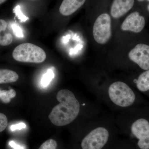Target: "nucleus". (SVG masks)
I'll use <instances>...</instances> for the list:
<instances>
[{
	"label": "nucleus",
	"instance_id": "1",
	"mask_svg": "<svg viewBox=\"0 0 149 149\" xmlns=\"http://www.w3.org/2000/svg\"><path fill=\"white\" fill-rule=\"evenodd\" d=\"M95 96L100 101L116 112L133 109L137 100L136 93L133 89L120 81L111 83Z\"/></svg>",
	"mask_w": 149,
	"mask_h": 149
},
{
	"label": "nucleus",
	"instance_id": "2",
	"mask_svg": "<svg viewBox=\"0 0 149 149\" xmlns=\"http://www.w3.org/2000/svg\"><path fill=\"white\" fill-rule=\"evenodd\" d=\"M114 116L117 128L128 130L138 139L141 149H149V119L144 116L137 117L132 109L118 112Z\"/></svg>",
	"mask_w": 149,
	"mask_h": 149
},
{
	"label": "nucleus",
	"instance_id": "3",
	"mask_svg": "<svg viewBox=\"0 0 149 149\" xmlns=\"http://www.w3.org/2000/svg\"><path fill=\"white\" fill-rule=\"evenodd\" d=\"M56 99L59 102L52 110L49 118L56 126H65L73 122L80 113V102L74 93L67 89L59 91Z\"/></svg>",
	"mask_w": 149,
	"mask_h": 149
},
{
	"label": "nucleus",
	"instance_id": "4",
	"mask_svg": "<svg viewBox=\"0 0 149 149\" xmlns=\"http://www.w3.org/2000/svg\"><path fill=\"white\" fill-rule=\"evenodd\" d=\"M92 129L82 140V149H102L109 140L111 128L116 127L114 116L99 114L91 120Z\"/></svg>",
	"mask_w": 149,
	"mask_h": 149
},
{
	"label": "nucleus",
	"instance_id": "5",
	"mask_svg": "<svg viewBox=\"0 0 149 149\" xmlns=\"http://www.w3.org/2000/svg\"><path fill=\"white\" fill-rule=\"evenodd\" d=\"M12 54L15 60L21 62L41 63L45 61L47 57L45 52L42 49L29 43L17 46Z\"/></svg>",
	"mask_w": 149,
	"mask_h": 149
},
{
	"label": "nucleus",
	"instance_id": "6",
	"mask_svg": "<svg viewBox=\"0 0 149 149\" xmlns=\"http://www.w3.org/2000/svg\"><path fill=\"white\" fill-rule=\"evenodd\" d=\"M111 19L109 15L103 13L95 21L93 27V35L97 42L104 45L109 41L111 37Z\"/></svg>",
	"mask_w": 149,
	"mask_h": 149
},
{
	"label": "nucleus",
	"instance_id": "7",
	"mask_svg": "<svg viewBox=\"0 0 149 149\" xmlns=\"http://www.w3.org/2000/svg\"><path fill=\"white\" fill-rule=\"evenodd\" d=\"M130 60L138 65L141 69L149 70V46L139 44L132 49L128 54Z\"/></svg>",
	"mask_w": 149,
	"mask_h": 149
},
{
	"label": "nucleus",
	"instance_id": "8",
	"mask_svg": "<svg viewBox=\"0 0 149 149\" xmlns=\"http://www.w3.org/2000/svg\"><path fill=\"white\" fill-rule=\"evenodd\" d=\"M146 24L144 17L141 16L138 12L130 14L123 22L121 29L123 31L139 33L143 29Z\"/></svg>",
	"mask_w": 149,
	"mask_h": 149
},
{
	"label": "nucleus",
	"instance_id": "9",
	"mask_svg": "<svg viewBox=\"0 0 149 149\" xmlns=\"http://www.w3.org/2000/svg\"><path fill=\"white\" fill-rule=\"evenodd\" d=\"M134 3V0H114L111 9L112 17L118 18L123 16L132 8Z\"/></svg>",
	"mask_w": 149,
	"mask_h": 149
},
{
	"label": "nucleus",
	"instance_id": "10",
	"mask_svg": "<svg viewBox=\"0 0 149 149\" xmlns=\"http://www.w3.org/2000/svg\"><path fill=\"white\" fill-rule=\"evenodd\" d=\"M86 0H63L60 7L59 11L64 16L74 13L84 4Z\"/></svg>",
	"mask_w": 149,
	"mask_h": 149
},
{
	"label": "nucleus",
	"instance_id": "11",
	"mask_svg": "<svg viewBox=\"0 0 149 149\" xmlns=\"http://www.w3.org/2000/svg\"><path fill=\"white\" fill-rule=\"evenodd\" d=\"M136 88L142 93L149 92V70L140 74L137 79L133 80Z\"/></svg>",
	"mask_w": 149,
	"mask_h": 149
},
{
	"label": "nucleus",
	"instance_id": "12",
	"mask_svg": "<svg viewBox=\"0 0 149 149\" xmlns=\"http://www.w3.org/2000/svg\"><path fill=\"white\" fill-rule=\"evenodd\" d=\"M7 22L0 19V45L3 46L9 45L13 41V37L10 32L6 31Z\"/></svg>",
	"mask_w": 149,
	"mask_h": 149
},
{
	"label": "nucleus",
	"instance_id": "13",
	"mask_svg": "<svg viewBox=\"0 0 149 149\" xmlns=\"http://www.w3.org/2000/svg\"><path fill=\"white\" fill-rule=\"evenodd\" d=\"M19 75L16 72L8 69H0V84L16 82Z\"/></svg>",
	"mask_w": 149,
	"mask_h": 149
},
{
	"label": "nucleus",
	"instance_id": "14",
	"mask_svg": "<svg viewBox=\"0 0 149 149\" xmlns=\"http://www.w3.org/2000/svg\"><path fill=\"white\" fill-rule=\"evenodd\" d=\"M16 95V92L13 89H10L8 91L0 90V100L4 103L10 102L11 99L14 98Z\"/></svg>",
	"mask_w": 149,
	"mask_h": 149
},
{
	"label": "nucleus",
	"instance_id": "15",
	"mask_svg": "<svg viewBox=\"0 0 149 149\" xmlns=\"http://www.w3.org/2000/svg\"><path fill=\"white\" fill-rule=\"evenodd\" d=\"M54 77V73L52 69H49L43 75L41 80V84L43 87H46L49 85L51 81Z\"/></svg>",
	"mask_w": 149,
	"mask_h": 149
},
{
	"label": "nucleus",
	"instance_id": "16",
	"mask_svg": "<svg viewBox=\"0 0 149 149\" xmlns=\"http://www.w3.org/2000/svg\"><path fill=\"white\" fill-rule=\"evenodd\" d=\"M57 146V144L54 140L49 139L44 142L39 149H56Z\"/></svg>",
	"mask_w": 149,
	"mask_h": 149
},
{
	"label": "nucleus",
	"instance_id": "17",
	"mask_svg": "<svg viewBox=\"0 0 149 149\" xmlns=\"http://www.w3.org/2000/svg\"><path fill=\"white\" fill-rule=\"evenodd\" d=\"M10 27L12 29L14 35L16 37L19 38H22L24 37L23 31L18 24L13 22L11 24Z\"/></svg>",
	"mask_w": 149,
	"mask_h": 149
},
{
	"label": "nucleus",
	"instance_id": "18",
	"mask_svg": "<svg viewBox=\"0 0 149 149\" xmlns=\"http://www.w3.org/2000/svg\"><path fill=\"white\" fill-rule=\"evenodd\" d=\"M14 12L21 22H24L29 19L28 17L24 15L22 12L20 6H17L14 9Z\"/></svg>",
	"mask_w": 149,
	"mask_h": 149
},
{
	"label": "nucleus",
	"instance_id": "19",
	"mask_svg": "<svg viewBox=\"0 0 149 149\" xmlns=\"http://www.w3.org/2000/svg\"><path fill=\"white\" fill-rule=\"evenodd\" d=\"M8 119L6 116L3 113H0V132L6 129L8 125Z\"/></svg>",
	"mask_w": 149,
	"mask_h": 149
},
{
	"label": "nucleus",
	"instance_id": "20",
	"mask_svg": "<svg viewBox=\"0 0 149 149\" xmlns=\"http://www.w3.org/2000/svg\"><path fill=\"white\" fill-rule=\"evenodd\" d=\"M26 125L25 123H20L18 124L11 125L10 129L12 131H15L17 130H21L22 129L26 128Z\"/></svg>",
	"mask_w": 149,
	"mask_h": 149
},
{
	"label": "nucleus",
	"instance_id": "21",
	"mask_svg": "<svg viewBox=\"0 0 149 149\" xmlns=\"http://www.w3.org/2000/svg\"><path fill=\"white\" fill-rule=\"evenodd\" d=\"M9 144L11 147H12L14 149H24V147L17 145L13 141H10Z\"/></svg>",
	"mask_w": 149,
	"mask_h": 149
},
{
	"label": "nucleus",
	"instance_id": "22",
	"mask_svg": "<svg viewBox=\"0 0 149 149\" xmlns=\"http://www.w3.org/2000/svg\"><path fill=\"white\" fill-rule=\"evenodd\" d=\"M7 0H0V4H1L4 3Z\"/></svg>",
	"mask_w": 149,
	"mask_h": 149
},
{
	"label": "nucleus",
	"instance_id": "23",
	"mask_svg": "<svg viewBox=\"0 0 149 149\" xmlns=\"http://www.w3.org/2000/svg\"><path fill=\"white\" fill-rule=\"evenodd\" d=\"M138 1H139L140 2H142V1H145V0H138ZM147 1H149V0H147Z\"/></svg>",
	"mask_w": 149,
	"mask_h": 149
},
{
	"label": "nucleus",
	"instance_id": "24",
	"mask_svg": "<svg viewBox=\"0 0 149 149\" xmlns=\"http://www.w3.org/2000/svg\"><path fill=\"white\" fill-rule=\"evenodd\" d=\"M148 11L149 12V5L148 6Z\"/></svg>",
	"mask_w": 149,
	"mask_h": 149
}]
</instances>
